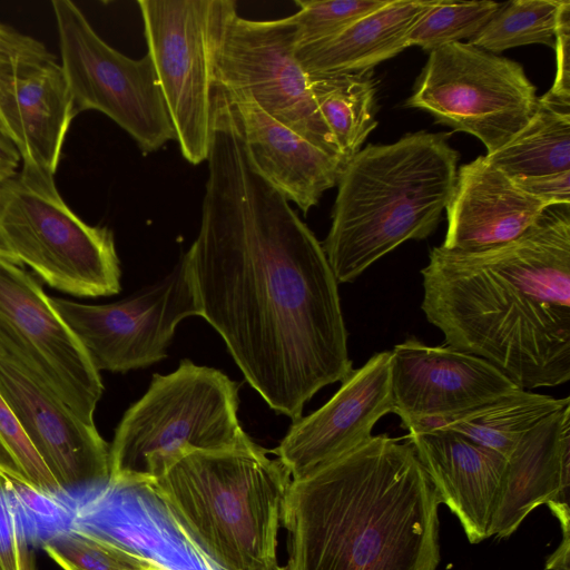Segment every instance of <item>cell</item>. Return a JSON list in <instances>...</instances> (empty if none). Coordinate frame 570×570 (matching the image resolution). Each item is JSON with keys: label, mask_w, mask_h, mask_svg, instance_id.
<instances>
[{"label": "cell", "mask_w": 570, "mask_h": 570, "mask_svg": "<svg viewBox=\"0 0 570 570\" xmlns=\"http://www.w3.org/2000/svg\"><path fill=\"white\" fill-rule=\"evenodd\" d=\"M392 410L391 352L384 351L353 370L323 406L293 422L272 452L292 480L303 478L368 442Z\"/></svg>", "instance_id": "9a60e30c"}, {"label": "cell", "mask_w": 570, "mask_h": 570, "mask_svg": "<svg viewBox=\"0 0 570 570\" xmlns=\"http://www.w3.org/2000/svg\"><path fill=\"white\" fill-rule=\"evenodd\" d=\"M485 158L511 179L570 171V111L539 97L527 125Z\"/></svg>", "instance_id": "cb8c5ba5"}, {"label": "cell", "mask_w": 570, "mask_h": 570, "mask_svg": "<svg viewBox=\"0 0 570 570\" xmlns=\"http://www.w3.org/2000/svg\"><path fill=\"white\" fill-rule=\"evenodd\" d=\"M549 208L509 243L434 247L421 271V308L446 345L527 391L570 380V217L568 207Z\"/></svg>", "instance_id": "7a4b0ae2"}, {"label": "cell", "mask_w": 570, "mask_h": 570, "mask_svg": "<svg viewBox=\"0 0 570 570\" xmlns=\"http://www.w3.org/2000/svg\"><path fill=\"white\" fill-rule=\"evenodd\" d=\"M538 101L519 62L452 42L430 51L406 105L475 136L492 154L527 125Z\"/></svg>", "instance_id": "9c48e42d"}, {"label": "cell", "mask_w": 570, "mask_h": 570, "mask_svg": "<svg viewBox=\"0 0 570 570\" xmlns=\"http://www.w3.org/2000/svg\"><path fill=\"white\" fill-rule=\"evenodd\" d=\"M216 86L228 98L253 100L276 121L341 158L297 60L292 16L250 20L233 12L217 48Z\"/></svg>", "instance_id": "7c38bea8"}, {"label": "cell", "mask_w": 570, "mask_h": 570, "mask_svg": "<svg viewBox=\"0 0 570 570\" xmlns=\"http://www.w3.org/2000/svg\"><path fill=\"white\" fill-rule=\"evenodd\" d=\"M9 488L31 546L42 547L72 528L73 508L67 491L48 493L14 480L9 482Z\"/></svg>", "instance_id": "f1b7e54d"}, {"label": "cell", "mask_w": 570, "mask_h": 570, "mask_svg": "<svg viewBox=\"0 0 570 570\" xmlns=\"http://www.w3.org/2000/svg\"><path fill=\"white\" fill-rule=\"evenodd\" d=\"M61 66L49 61L0 83V130L23 165L55 175L76 117Z\"/></svg>", "instance_id": "44dd1931"}, {"label": "cell", "mask_w": 570, "mask_h": 570, "mask_svg": "<svg viewBox=\"0 0 570 570\" xmlns=\"http://www.w3.org/2000/svg\"><path fill=\"white\" fill-rule=\"evenodd\" d=\"M503 3L494 1L436 0L414 24L407 46L432 51L452 42L475 36Z\"/></svg>", "instance_id": "83f0119b"}, {"label": "cell", "mask_w": 570, "mask_h": 570, "mask_svg": "<svg viewBox=\"0 0 570 570\" xmlns=\"http://www.w3.org/2000/svg\"><path fill=\"white\" fill-rule=\"evenodd\" d=\"M406 439L468 540L478 543L489 538L508 459L451 431L409 430Z\"/></svg>", "instance_id": "e0dca14e"}, {"label": "cell", "mask_w": 570, "mask_h": 570, "mask_svg": "<svg viewBox=\"0 0 570 570\" xmlns=\"http://www.w3.org/2000/svg\"><path fill=\"white\" fill-rule=\"evenodd\" d=\"M292 478L253 440L195 450L146 488L220 570L277 564V535Z\"/></svg>", "instance_id": "5b68a950"}, {"label": "cell", "mask_w": 570, "mask_h": 570, "mask_svg": "<svg viewBox=\"0 0 570 570\" xmlns=\"http://www.w3.org/2000/svg\"><path fill=\"white\" fill-rule=\"evenodd\" d=\"M390 352L392 412L406 430L522 390L490 362L449 345L407 337Z\"/></svg>", "instance_id": "5bb4252c"}, {"label": "cell", "mask_w": 570, "mask_h": 570, "mask_svg": "<svg viewBox=\"0 0 570 570\" xmlns=\"http://www.w3.org/2000/svg\"><path fill=\"white\" fill-rule=\"evenodd\" d=\"M238 403V384L219 370L181 360L174 372L154 374L115 431L108 483L146 489L191 451L245 445L252 439Z\"/></svg>", "instance_id": "8992f818"}, {"label": "cell", "mask_w": 570, "mask_h": 570, "mask_svg": "<svg viewBox=\"0 0 570 570\" xmlns=\"http://www.w3.org/2000/svg\"><path fill=\"white\" fill-rule=\"evenodd\" d=\"M0 444L32 489L48 493L63 491L1 394Z\"/></svg>", "instance_id": "4dcf8cb0"}, {"label": "cell", "mask_w": 570, "mask_h": 570, "mask_svg": "<svg viewBox=\"0 0 570 570\" xmlns=\"http://www.w3.org/2000/svg\"><path fill=\"white\" fill-rule=\"evenodd\" d=\"M63 570H164L165 566L129 544L78 529L63 531L41 547Z\"/></svg>", "instance_id": "4316f807"}, {"label": "cell", "mask_w": 570, "mask_h": 570, "mask_svg": "<svg viewBox=\"0 0 570 570\" xmlns=\"http://www.w3.org/2000/svg\"><path fill=\"white\" fill-rule=\"evenodd\" d=\"M390 0H296V48L333 37Z\"/></svg>", "instance_id": "f546056e"}, {"label": "cell", "mask_w": 570, "mask_h": 570, "mask_svg": "<svg viewBox=\"0 0 570 570\" xmlns=\"http://www.w3.org/2000/svg\"><path fill=\"white\" fill-rule=\"evenodd\" d=\"M20 159L18 149L0 130V183L18 173Z\"/></svg>", "instance_id": "d590c367"}, {"label": "cell", "mask_w": 570, "mask_h": 570, "mask_svg": "<svg viewBox=\"0 0 570 570\" xmlns=\"http://www.w3.org/2000/svg\"><path fill=\"white\" fill-rule=\"evenodd\" d=\"M308 78L317 110L347 164L377 125L371 71Z\"/></svg>", "instance_id": "d4e9b609"}, {"label": "cell", "mask_w": 570, "mask_h": 570, "mask_svg": "<svg viewBox=\"0 0 570 570\" xmlns=\"http://www.w3.org/2000/svg\"><path fill=\"white\" fill-rule=\"evenodd\" d=\"M267 570H287V568H285V567H279L278 564H275V566H273V567L268 568Z\"/></svg>", "instance_id": "74e56055"}, {"label": "cell", "mask_w": 570, "mask_h": 570, "mask_svg": "<svg viewBox=\"0 0 570 570\" xmlns=\"http://www.w3.org/2000/svg\"><path fill=\"white\" fill-rule=\"evenodd\" d=\"M0 361L95 424L104 392L99 371L40 284L21 265L1 257Z\"/></svg>", "instance_id": "8fae6325"}, {"label": "cell", "mask_w": 570, "mask_h": 570, "mask_svg": "<svg viewBox=\"0 0 570 570\" xmlns=\"http://www.w3.org/2000/svg\"><path fill=\"white\" fill-rule=\"evenodd\" d=\"M436 0H390L340 33L296 48L308 77L366 73L407 48V37Z\"/></svg>", "instance_id": "7402d4cb"}, {"label": "cell", "mask_w": 570, "mask_h": 570, "mask_svg": "<svg viewBox=\"0 0 570 570\" xmlns=\"http://www.w3.org/2000/svg\"><path fill=\"white\" fill-rule=\"evenodd\" d=\"M548 208L479 156L456 171L441 246L474 252L509 243L535 225Z\"/></svg>", "instance_id": "ac0fdd59"}, {"label": "cell", "mask_w": 570, "mask_h": 570, "mask_svg": "<svg viewBox=\"0 0 570 570\" xmlns=\"http://www.w3.org/2000/svg\"><path fill=\"white\" fill-rule=\"evenodd\" d=\"M53 176L22 165L0 183V226L7 243L51 287L83 297L118 294L121 271L112 232L78 217Z\"/></svg>", "instance_id": "52a82bcc"}, {"label": "cell", "mask_w": 570, "mask_h": 570, "mask_svg": "<svg viewBox=\"0 0 570 570\" xmlns=\"http://www.w3.org/2000/svg\"><path fill=\"white\" fill-rule=\"evenodd\" d=\"M557 72L550 90L541 98L556 106L570 107V1L562 0L554 40Z\"/></svg>", "instance_id": "d6a6232c"}, {"label": "cell", "mask_w": 570, "mask_h": 570, "mask_svg": "<svg viewBox=\"0 0 570 570\" xmlns=\"http://www.w3.org/2000/svg\"><path fill=\"white\" fill-rule=\"evenodd\" d=\"M521 189L551 206L569 207L570 171L512 179Z\"/></svg>", "instance_id": "836d02e7"}, {"label": "cell", "mask_w": 570, "mask_h": 570, "mask_svg": "<svg viewBox=\"0 0 570 570\" xmlns=\"http://www.w3.org/2000/svg\"><path fill=\"white\" fill-rule=\"evenodd\" d=\"M218 94L234 115L256 171L304 214L318 204L327 189L337 185L346 166L341 158L276 121L253 100Z\"/></svg>", "instance_id": "d6986e66"}, {"label": "cell", "mask_w": 570, "mask_h": 570, "mask_svg": "<svg viewBox=\"0 0 570 570\" xmlns=\"http://www.w3.org/2000/svg\"><path fill=\"white\" fill-rule=\"evenodd\" d=\"M98 371L125 373L167 357L178 324L200 316L186 254L159 282L110 304L50 297Z\"/></svg>", "instance_id": "4fadbf2b"}, {"label": "cell", "mask_w": 570, "mask_h": 570, "mask_svg": "<svg viewBox=\"0 0 570 570\" xmlns=\"http://www.w3.org/2000/svg\"><path fill=\"white\" fill-rule=\"evenodd\" d=\"M61 68L76 115L105 114L136 141L144 155L176 140L153 60L129 58L110 47L69 0L51 2Z\"/></svg>", "instance_id": "30bf717a"}, {"label": "cell", "mask_w": 570, "mask_h": 570, "mask_svg": "<svg viewBox=\"0 0 570 570\" xmlns=\"http://www.w3.org/2000/svg\"><path fill=\"white\" fill-rule=\"evenodd\" d=\"M65 570H78V569H73V568H67V569H65Z\"/></svg>", "instance_id": "f35d334b"}, {"label": "cell", "mask_w": 570, "mask_h": 570, "mask_svg": "<svg viewBox=\"0 0 570 570\" xmlns=\"http://www.w3.org/2000/svg\"><path fill=\"white\" fill-rule=\"evenodd\" d=\"M559 520L562 540L556 551L548 558L546 568L549 570H569L570 561V512L569 503L551 502L548 504Z\"/></svg>", "instance_id": "e575fe53"}, {"label": "cell", "mask_w": 570, "mask_h": 570, "mask_svg": "<svg viewBox=\"0 0 570 570\" xmlns=\"http://www.w3.org/2000/svg\"><path fill=\"white\" fill-rule=\"evenodd\" d=\"M144 33L185 160H207L217 106L216 53L233 0H139Z\"/></svg>", "instance_id": "ba28073f"}, {"label": "cell", "mask_w": 570, "mask_h": 570, "mask_svg": "<svg viewBox=\"0 0 570 570\" xmlns=\"http://www.w3.org/2000/svg\"><path fill=\"white\" fill-rule=\"evenodd\" d=\"M567 404H570L569 396L556 399L519 390L475 409L409 430L451 431L508 458L525 434Z\"/></svg>", "instance_id": "603a6c76"}, {"label": "cell", "mask_w": 570, "mask_h": 570, "mask_svg": "<svg viewBox=\"0 0 570 570\" xmlns=\"http://www.w3.org/2000/svg\"><path fill=\"white\" fill-rule=\"evenodd\" d=\"M440 504L412 444L373 435L291 481L287 570H436Z\"/></svg>", "instance_id": "3957f363"}, {"label": "cell", "mask_w": 570, "mask_h": 570, "mask_svg": "<svg viewBox=\"0 0 570 570\" xmlns=\"http://www.w3.org/2000/svg\"><path fill=\"white\" fill-rule=\"evenodd\" d=\"M0 394L63 491L80 492L109 482V445L95 424L83 422L3 361Z\"/></svg>", "instance_id": "2e32d148"}, {"label": "cell", "mask_w": 570, "mask_h": 570, "mask_svg": "<svg viewBox=\"0 0 570 570\" xmlns=\"http://www.w3.org/2000/svg\"><path fill=\"white\" fill-rule=\"evenodd\" d=\"M562 0L505 2L468 43L498 55L527 45L554 47Z\"/></svg>", "instance_id": "484cf974"}, {"label": "cell", "mask_w": 570, "mask_h": 570, "mask_svg": "<svg viewBox=\"0 0 570 570\" xmlns=\"http://www.w3.org/2000/svg\"><path fill=\"white\" fill-rule=\"evenodd\" d=\"M489 535L510 537L543 503L568 502L570 489V404L550 414L507 458Z\"/></svg>", "instance_id": "ffe728a7"}, {"label": "cell", "mask_w": 570, "mask_h": 570, "mask_svg": "<svg viewBox=\"0 0 570 570\" xmlns=\"http://www.w3.org/2000/svg\"><path fill=\"white\" fill-rule=\"evenodd\" d=\"M449 138L406 134L370 144L346 164L322 245L337 283L353 282L401 244L434 232L456 179L459 154Z\"/></svg>", "instance_id": "277c9868"}, {"label": "cell", "mask_w": 570, "mask_h": 570, "mask_svg": "<svg viewBox=\"0 0 570 570\" xmlns=\"http://www.w3.org/2000/svg\"><path fill=\"white\" fill-rule=\"evenodd\" d=\"M56 57L38 39L0 22V83Z\"/></svg>", "instance_id": "1f68e13d"}, {"label": "cell", "mask_w": 570, "mask_h": 570, "mask_svg": "<svg viewBox=\"0 0 570 570\" xmlns=\"http://www.w3.org/2000/svg\"><path fill=\"white\" fill-rule=\"evenodd\" d=\"M164 570H170V569H168V568H165Z\"/></svg>", "instance_id": "ab89813d"}, {"label": "cell", "mask_w": 570, "mask_h": 570, "mask_svg": "<svg viewBox=\"0 0 570 570\" xmlns=\"http://www.w3.org/2000/svg\"><path fill=\"white\" fill-rule=\"evenodd\" d=\"M198 235L185 253L204 317L248 384L292 422L352 371L338 283L323 246L252 165L218 106Z\"/></svg>", "instance_id": "6da1fadb"}, {"label": "cell", "mask_w": 570, "mask_h": 570, "mask_svg": "<svg viewBox=\"0 0 570 570\" xmlns=\"http://www.w3.org/2000/svg\"><path fill=\"white\" fill-rule=\"evenodd\" d=\"M0 257L4 258L13 264L22 265L19 262V259L17 258V256L14 255V253L12 252V249L10 248L9 244L7 243V240L3 236L2 229H1V226H0Z\"/></svg>", "instance_id": "8d00e7d4"}]
</instances>
